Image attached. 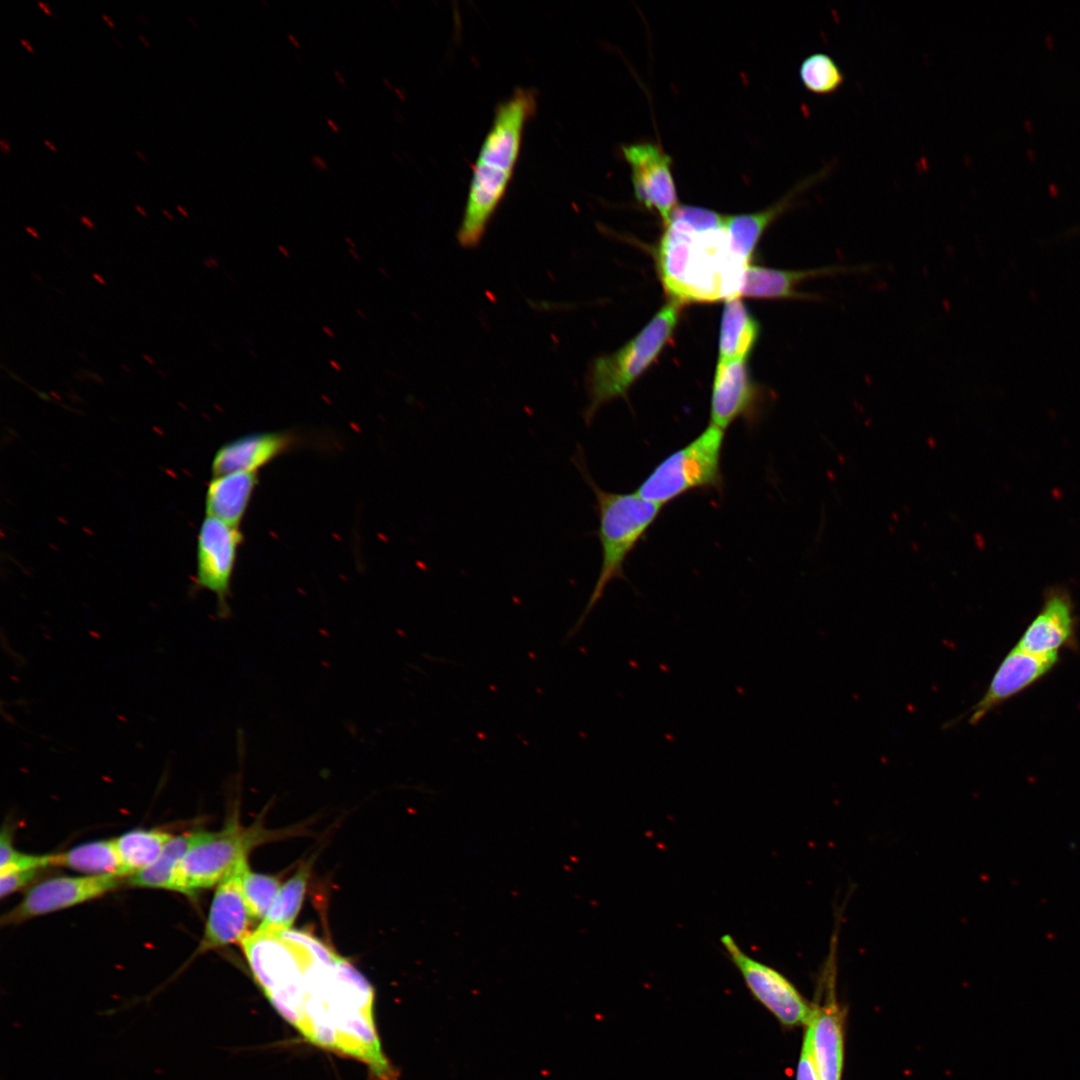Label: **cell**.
<instances>
[{
	"label": "cell",
	"instance_id": "obj_36",
	"mask_svg": "<svg viewBox=\"0 0 1080 1080\" xmlns=\"http://www.w3.org/2000/svg\"><path fill=\"white\" fill-rule=\"evenodd\" d=\"M92 276H93V278H94V279H95V280H96V281H97L98 283H100V284H102V285H105V284H106V281H105V279H104V278H103V277H102L101 275H99L98 273H95V272H94V273L92 274Z\"/></svg>",
	"mask_w": 1080,
	"mask_h": 1080
},
{
	"label": "cell",
	"instance_id": "obj_24",
	"mask_svg": "<svg viewBox=\"0 0 1080 1080\" xmlns=\"http://www.w3.org/2000/svg\"><path fill=\"white\" fill-rule=\"evenodd\" d=\"M311 867V860L303 863L297 872L281 886L272 906L256 931L280 933L292 929L303 904Z\"/></svg>",
	"mask_w": 1080,
	"mask_h": 1080
},
{
	"label": "cell",
	"instance_id": "obj_3",
	"mask_svg": "<svg viewBox=\"0 0 1080 1080\" xmlns=\"http://www.w3.org/2000/svg\"><path fill=\"white\" fill-rule=\"evenodd\" d=\"M537 108L536 93L518 88L495 111L491 127L472 168L457 241L465 249L476 248L502 202L520 155L526 123Z\"/></svg>",
	"mask_w": 1080,
	"mask_h": 1080
},
{
	"label": "cell",
	"instance_id": "obj_30",
	"mask_svg": "<svg viewBox=\"0 0 1080 1080\" xmlns=\"http://www.w3.org/2000/svg\"><path fill=\"white\" fill-rule=\"evenodd\" d=\"M40 870L10 871L0 873V895L6 897L26 886L36 878Z\"/></svg>",
	"mask_w": 1080,
	"mask_h": 1080
},
{
	"label": "cell",
	"instance_id": "obj_42",
	"mask_svg": "<svg viewBox=\"0 0 1080 1080\" xmlns=\"http://www.w3.org/2000/svg\"><path fill=\"white\" fill-rule=\"evenodd\" d=\"M142 357H143V359H145V360H146V361H147L148 363H150L151 365H154V361H153V359H152L151 357H149V356H148L147 354H143V355H142Z\"/></svg>",
	"mask_w": 1080,
	"mask_h": 1080
},
{
	"label": "cell",
	"instance_id": "obj_1",
	"mask_svg": "<svg viewBox=\"0 0 1080 1080\" xmlns=\"http://www.w3.org/2000/svg\"><path fill=\"white\" fill-rule=\"evenodd\" d=\"M274 1009L309 1043L366 1065L373 1080H398L374 1017V990L346 959L297 930H254L241 942Z\"/></svg>",
	"mask_w": 1080,
	"mask_h": 1080
},
{
	"label": "cell",
	"instance_id": "obj_15",
	"mask_svg": "<svg viewBox=\"0 0 1080 1080\" xmlns=\"http://www.w3.org/2000/svg\"><path fill=\"white\" fill-rule=\"evenodd\" d=\"M868 265H830L805 270H782L749 265L745 272L741 295L760 299L823 300L815 293L800 292L798 286L808 280L850 273L865 272Z\"/></svg>",
	"mask_w": 1080,
	"mask_h": 1080
},
{
	"label": "cell",
	"instance_id": "obj_39",
	"mask_svg": "<svg viewBox=\"0 0 1080 1080\" xmlns=\"http://www.w3.org/2000/svg\"><path fill=\"white\" fill-rule=\"evenodd\" d=\"M0 145H1V149H2V150H3L4 152H5V153H8V151H9V146H8V144H7V143H6V142H5V141H4L3 139H1V140H0Z\"/></svg>",
	"mask_w": 1080,
	"mask_h": 1080
},
{
	"label": "cell",
	"instance_id": "obj_11",
	"mask_svg": "<svg viewBox=\"0 0 1080 1080\" xmlns=\"http://www.w3.org/2000/svg\"><path fill=\"white\" fill-rule=\"evenodd\" d=\"M621 151L631 170L637 201L655 211L666 226L678 206L671 157L649 141L623 145Z\"/></svg>",
	"mask_w": 1080,
	"mask_h": 1080
},
{
	"label": "cell",
	"instance_id": "obj_46",
	"mask_svg": "<svg viewBox=\"0 0 1080 1080\" xmlns=\"http://www.w3.org/2000/svg\"><path fill=\"white\" fill-rule=\"evenodd\" d=\"M44 143H45V144H46V145H47L48 147H50V148H51V150H53V151H55V150H56V149H55V147H54L53 145H51V143H50V142H49L48 140H46V139H45V140H44Z\"/></svg>",
	"mask_w": 1080,
	"mask_h": 1080
},
{
	"label": "cell",
	"instance_id": "obj_43",
	"mask_svg": "<svg viewBox=\"0 0 1080 1080\" xmlns=\"http://www.w3.org/2000/svg\"><path fill=\"white\" fill-rule=\"evenodd\" d=\"M135 208H136V210H138V211H139V212H140V213H141V214H142L143 216H147V213L145 212V210H144V209H142V207H140L139 205H135Z\"/></svg>",
	"mask_w": 1080,
	"mask_h": 1080
},
{
	"label": "cell",
	"instance_id": "obj_22",
	"mask_svg": "<svg viewBox=\"0 0 1080 1080\" xmlns=\"http://www.w3.org/2000/svg\"><path fill=\"white\" fill-rule=\"evenodd\" d=\"M51 866L66 867L86 875L127 877L115 839L91 841L51 854Z\"/></svg>",
	"mask_w": 1080,
	"mask_h": 1080
},
{
	"label": "cell",
	"instance_id": "obj_32",
	"mask_svg": "<svg viewBox=\"0 0 1080 1080\" xmlns=\"http://www.w3.org/2000/svg\"><path fill=\"white\" fill-rule=\"evenodd\" d=\"M333 73H334V76H335V78H336L337 82H338V83H339V84H340V85H341V86H342V87H343L344 89H346V88H347V83H346V80H345V78L343 77V75H342V74L340 73V71H339V70H336V69H335Z\"/></svg>",
	"mask_w": 1080,
	"mask_h": 1080
},
{
	"label": "cell",
	"instance_id": "obj_26",
	"mask_svg": "<svg viewBox=\"0 0 1080 1080\" xmlns=\"http://www.w3.org/2000/svg\"><path fill=\"white\" fill-rule=\"evenodd\" d=\"M804 87L817 95H830L844 83L845 77L836 61L826 53L806 57L799 69Z\"/></svg>",
	"mask_w": 1080,
	"mask_h": 1080
},
{
	"label": "cell",
	"instance_id": "obj_40",
	"mask_svg": "<svg viewBox=\"0 0 1080 1080\" xmlns=\"http://www.w3.org/2000/svg\"><path fill=\"white\" fill-rule=\"evenodd\" d=\"M20 42L22 43L23 46H25V48L29 52L33 53V49L31 48V46L24 39L20 38Z\"/></svg>",
	"mask_w": 1080,
	"mask_h": 1080
},
{
	"label": "cell",
	"instance_id": "obj_33",
	"mask_svg": "<svg viewBox=\"0 0 1080 1080\" xmlns=\"http://www.w3.org/2000/svg\"><path fill=\"white\" fill-rule=\"evenodd\" d=\"M287 39L289 40V42H290V43H291V44H292V45H293V46H294L295 48L299 49V48L301 47V43H300V41H299V40H298V38H297V37H296L295 35H293L292 33H288V34H287Z\"/></svg>",
	"mask_w": 1080,
	"mask_h": 1080
},
{
	"label": "cell",
	"instance_id": "obj_28",
	"mask_svg": "<svg viewBox=\"0 0 1080 1080\" xmlns=\"http://www.w3.org/2000/svg\"><path fill=\"white\" fill-rule=\"evenodd\" d=\"M51 866V854L33 855L16 850L10 833L2 831L0 838V873L10 871L41 870Z\"/></svg>",
	"mask_w": 1080,
	"mask_h": 1080
},
{
	"label": "cell",
	"instance_id": "obj_38",
	"mask_svg": "<svg viewBox=\"0 0 1080 1080\" xmlns=\"http://www.w3.org/2000/svg\"><path fill=\"white\" fill-rule=\"evenodd\" d=\"M37 3L47 14L51 16L53 15L45 3H43L42 1H38Z\"/></svg>",
	"mask_w": 1080,
	"mask_h": 1080
},
{
	"label": "cell",
	"instance_id": "obj_41",
	"mask_svg": "<svg viewBox=\"0 0 1080 1080\" xmlns=\"http://www.w3.org/2000/svg\"><path fill=\"white\" fill-rule=\"evenodd\" d=\"M176 208H177V210H178V211H180V212L182 213V215H183V216H185V217H187V216H188V213H187V211L185 210V208H183V207H182V206H180V205H177V206H176Z\"/></svg>",
	"mask_w": 1080,
	"mask_h": 1080
},
{
	"label": "cell",
	"instance_id": "obj_25",
	"mask_svg": "<svg viewBox=\"0 0 1080 1080\" xmlns=\"http://www.w3.org/2000/svg\"><path fill=\"white\" fill-rule=\"evenodd\" d=\"M172 834L161 830L136 829L115 839L127 877L150 866L160 855Z\"/></svg>",
	"mask_w": 1080,
	"mask_h": 1080
},
{
	"label": "cell",
	"instance_id": "obj_18",
	"mask_svg": "<svg viewBox=\"0 0 1080 1080\" xmlns=\"http://www.w3.org/2000/svg\"><path fill=\"white\" fill-rule=\"evenodd\" d=\"M830 172L831 166L821 168L797 183L785 196L766 209L749 214L726 216L725 227L735 252L750 262L753 251L767 228L794 205L803 191L825 179Z\"/></svg>",
	"mask_w": 1080,
	"mask_h": 1080
},
{
	"label": "cell",
	"instance_id": "obj_12",
	"mask_svg": "<svg viewBox=\"0 0 1080 1080\" xmlns=\"http://www.w3.org/2000/svg\"><path fill=\"white\" fill-rule=\"evenodd\" d=\"M247 865V859L243 860L217 884L198 953L241 943L251 933L249 925L253 918L241 889V877Z\"/></svg>",
	"mask_w": 1080,
	"mask_h": 1080
},
{
	"label": "cell",
	"instance_id": "obj_5",
	"mask_svg": "<svg viewBox=\"0 0 1080 1080\" xmlns=\"http://www.w3.org/2000/svg\"><path fill=\"white\" fill-rule=\"evenodd\" d=\"M682 305L669 300L644 328L621 348L595 358L586 377L588 404L583 413L590 425L605 404L626 397L632 384L658 358L679 321Z\"/></svg>",
	"mask_w": 1080,
	"mask_h": 1080
},
{
	"label": "cell",
	"instance_id": "obj_9",
	"mask_svg": "<svg viewBox=\"0 0 1080 1080\" xmlns=\"http://www.w3.org/2000/svg\"><path fill=\"white\" fill-rule=\"evenodd\" d=\"M720 941L754 997L782 1024H808L813 1007L783 974L750 957L731 935H723Z\"/></svg>",
	"mask_w": 1080,
	"mask_h": 1080
},
{
	"label": "cell",
	"instance_id": "obj_35",
	"mask_svg": "<svg viewBox=\"0 0 1080 1080\" xmlns=\"http://www.w3.org/2000/svg\"><path fill=\"white\" fill-rule=\"evenodd\" d=\"M80 221H81V222H82V223H83V224H84L85 226H87L88 228H91V229H94V228H95V225L93 224V222H92V221H91V220H90V219H89L88 217H86V216H80Z\"/></svg>",
	"mask_w": 1080,
	"mask_h": 1080
},
{
	"label": "cell",
	"instance_id": "obj_37",
	"mask_svg": "<svg viewBox=\"0 0 1080 1080\" xmlns=\"http://www.w3.org/2000/svg\"><path fill=\"white\" fill-rule=\"evenodd\" d=\"M25 230H26V231H27V232H28V233H29L30 235H32V236H33L34 238H39V234H38V233L36 232V230H35V229H34L33 227H29V226H26V227H25Z\"/></svg>",
	"mask_w": 1080,
	"mask_h": 1080
},
{
	"label": "cell",
	"instance_id": "obj_27",
	"mask_svg": "<svg viewBox=\"0 0 1080 1080\" xmlns=\"http://www.w3.org/2000/svg\"><path fill=\"white\" fill-rule=\"evenodd\" d=\"M280 888L277 877L252 872L248 865L244 868L241 889L253 919H263L266 916Z\"/></svg>",
	"mask_w": 1080,
	"mask_h": 1080
},
{
	"label": "cell",
	"instance_id": "obj_44",
	"mask_svg": "<svg viewBox=\"0 0 1080 1080\" xmlns=\"http://www.w3.org/2000/svg\"><path fill=\"white\" fill-rule=\"evenodd\" d=\"M162 212H163V213H164V214H165V215H166V216H167V217H168V218H169L170 220H173V219H174V217H173V216L171 215V213H170V212H168V211H167L166 209H162Z\"/></svg>",
	"mask_w": 1080,
	"mask_h": 1080
},
{
	"label": "cell",
	"instance_id": "obj_34",
	"mask_svg": "<svg viewBox=\"0 0 1080 1080\" xmlns=\"http://www.w3.org/2000/svg\"><path fill=\"white\" fill-rule=\"evenodd\" d=\"M326 123L333 132L338 133L340 131L338 124L333 119L327 118Z\"/></svg>",
	"mask_w": 1080,
	"mask_h": 1080
},
{
	"label": "cell",
	"instance_id": "obj_13",
	"mask_svg": "<svg viewBox=\"0 0 1080 1080\" xmlns=\"http://www.w3.org/2000/svg\"><path fill=\"white\" fill-rule=\"evenodd\" d=\"M1058 654L1037 655L1014 647L1002 660L981 699L971 708L968 722L978 724L990 711L1043 677Z\"/></svg>",
	"mask_w": 1080,
	"mask_h": 1080
},
{
	"label": "cell",
	"instance_id": "obj_20",
	"mask_svg": "<svg viewBox=\"0 0 1080 1080\" xmlns=\"http://www.w3.org/2000/svg\"><path fill=\"white\" fill-rule=\"evenodd\" d=\"M258 482L257 472H235L213 477L205 497L206 516L239 528Z\"/></svg>",
	"mask_w": 1080,
	"mask_h": 1080
},
{
	"label": "cell",
	"instance_id": "obj_8",
	"mask_svg": "<svg viewBox=\"0 0 1080 1080\" xmlns=\"http://www.w3.org/2000/svg\"><path fill=\"white\" fill-rule=\"evenodd\" d=\"M242 541L239 528L209 516L203 519L197 538L195 587L216 596L217 616L221 619L231 615V583Z\"/></svg>",
	"mask_w": 1080,
	"mask_h": 1080
},
{
	"label": "cell",
	"instance_id": "obj_21",
	"mask_svg": "<svg viewBox=\"0 0 1080 1080\" xmlns=\"http://www.w3.org/2000/svg\"><path fill=\"white\" fill-rule=\"evenodd\" d=\"M759 334V322L741 299L725 301L720 325L719 362L746 359Z\"/></svg>",
	"mask_w": 1080,
	"mask_h": 1080
},
{
	"label": "cell",
	"instance_id": "obj_29",
	"mask_svg": "<svg viewBox=\"0 0 1080 1080\" xmlns=\"http://www.w3.org/2000/svg\"><path fill=\"white\" fill-rule=\"evenodd\" d=\"M796 1080H821L813 1059L811 1035L808 1027L803 1039Z\"/></svg>",
	"mask_w": 1080,
	"mask_h": 1080
},
{
	"label": "cell",
	"instance_id": "obj_45",
	"mask_svg": "<svg viewBox=\"0 0 1080 1080\" xmlns=\"http://www.w3.org/2000/svg\"><path fill=\"white\" fill-rule=\"evenodd\" d=\"M102 17L108 22L109 26L114 27V24L105 14H102Z\"/></svg>",
	"mask_w": 1080,
	"mask_h": 1080
},
{
	"label": "cell",
	"instance_id": "obj_49",
	"mask_svg": "<svg viewBox=\"0 0 1080 1080\" xmlns=\"http://www.w3.org/2000/svg\"><path fill=\"white\" fill-rule=\"evenodd\" d=\"M188 18H189V20H190V21H191V22L193 23V25H194L195 27H198V26L196 25L195 21H194V20H193V19L191 18V16H188Z\"/></svg>",
	"mask_w": 1080,
	"mask_h": 1080
},
{
	"label": "cell",
	"instance_id": "obj_10",
	"mask_svg": "<svg viewBox=\"0 0 1080 1080\" xmlns=\"http://www.w3.org/2000/svg\"><path fill=\"white\" fill-rule=\"evenodd\" d=\"M122 879L114 875H84L44 880L33 886L18 905L3 915L2 925L18 924L90 901L117 888Z\"/></svg>",
	"mask_w": 1080,
	"mask_h": 1080
},
{
	"label": "cell",
	"instance_id": "obj_47",
	"mask_svg": "<svg viewBox=\"0 0 1080 1080\" xmlns=\"http://www.w3.org/2000/svg\"><path fill=\"white\" fill-rule=\"evenodd\" d=\"M138 37L142 40V42L146 45V47H149V43L146 41L145 37H143L142 35H139Z\"/></svg>",
	"mask_w": 1080,
	"mask_h": 1080
},
{
	"label": "cell",
	"instance_id": "obj_2",
	"mask_svg": "<svg viewBox=\"0 0 1080 1080\" xmlns=\"http://www.w3.org/2000/svg\"><path fill=\"white\" fill-rule=\"evenodd\" d=\"M726 216L678 205L656 250L660 279L670 300L683 305L741 296L749 262L732 248Z\"/></svg>",
	"mask_w": 1080,
	"mask_h": 1080
},
{
	"label": "cell",
	"instance_id": "obj_7",
	"mask_svg": "<svg viewBox=\"0 0 1080 1080\" xmlns=\"http://www.w3.org/2000/svg\"><path fill=\"white\" fill-rule=\"evenodd\" d=\"M725 431L709 424L687 445L664 458L639 485L644 499L663 505L693 490L723 487L721 455Z\"/></svg>",
	"mask_w": 1080,
	"mask_h": 1080
},
{
	"label": "cell",
	"instance_id": "obj_17",
	"mask_svg": "<svg viewBox=\"0 0 1080 1080\" xmlns=\"http://www.w3.org/2000/svg\"><path fill=\"white\" fill-rule=\"evenodd\" d=\"M1072 604L1064 592H1052L1016 647L1037 655L1058 654L1074 635Z\"/></svg>",
	"mask_w": 1080,
	"mask_h": 1080
},
{
	"label": "cell",
	"instance_id": "obj_50",
	"mask_svg": "<svg viewBox=\"0 0 1080 1080\" xmlns=\"http://www.w3.org/2000/svg\"><path fill=\"white\" fill-rule=\"evenodd\" d=\"M121 366L123 367V369H124L125 371H128V372L130 371V370H129V368H127V367H126L125 365H123V364H122Z\"/></svg>",
	"mask_w": 1080,
	"mask_h": 1080
},
{
	"label": "cell",
	"instance_id": "obj_31",
	"mask_svg": "<svg viewBox=\"0 0 1080 1080\" xmlns=\"http://www.w3.org/2000/svg\"><path fill=\"white\" fill-rule=\"evenodd\" d=\"M311 163L319 171H323V172H328L329 171V166H328L327 162L325 161V159L322 156H320L318 154H315V155H313L311 157Z\"/></svg>",
	"mask_w": 1080,
	"mask_h": 1080
},
{
	"label": "cell",
	"instance_id": "obj_4",
	"mask_svg": "<svg viewBox=\"0 0 1080 1080\" xmlns=\"http://www.w3.org/2000/svg\"><path fill=\"white\" fill-rule=\"evenodd\" d=\"M572 461L595 495V511L599 520L597 536L602 560L587 604L564 637L565 642L579 634L610 582L625 578L624 563L628 555L655 522L662 508L637 492L617 493L602 489L590 475L581 447L573 455Z\"/></svg>",
	"mask_w": 1080,
	"mask_h": 1080
},
{
	"label": "cell",
	"instance_id": "obj_48",
	"mask_svg": "<svg viewBox=\"0 0 1080 1080\" xmlns=\"http://www.w3.org/2000/svg\"><path fill=\"white\" fill-rule=\"evenodd\" d=\"M136 154L139 155L142 160L146 161L145 157L140 153V151H136Z\"/></svg>",
	"mask_w": 1080,
	"mask_h": 1080
},
{
	"label": "cell",
	"instance_id": "obj_6",
	"mask_svg": "<svg viewBox=\"0 0 1080 1080\" xmlns=\"http://www.w3.org/2000/svg\"><path fill=\"white\" fill-rule=\"evenodd\" d=\"M283 832L266 829L261 820L245 827L235 807L220 831H201L198 840L184 855L175 877L173 891L191 895L218 884L257 846L278 839Z\"/></svg>",
	"mask_w": 1080,
	"mask_h": 1080
},
{
	"label": "cell",
	"instance_id": "obj_23",
	"mask_svg": "<svg viewBox=\"0 0 1080 1080\" xmlns=\"http://www.w3.org/2000/svg\"><path fill=\"white\" fill-rule=\"evenodd\" d=\"M201 831L173 836L164 846L159 857L148 867L128 877L134 887L173 890L178 867L198 840Z\"/></svg>",
	"mask_w": 1080,
	"mask_h": 1080
},
{
	"label": "cell",
	"instance_id": "obj_16",
	"mask_svg": "<svg viewBox=\"0 0 1080 1080\" xmlns=\"http://www.w3.org/2000/svg\"><path fill=\"white\" fill-rule=\"evenodd\" d=\"M757 400L746 359L719 362L713 380L710 424L726 431L737 419L750 416Z\"/></svg>",
	"mask_w": 1080,
	"mask_h": 1080
},
{
	"label": "cell",
	"instance_id": "obj_19",
	"mask_svg": "<svg viewBox=\"0 0 1080 1080\" xmlns=\"http://www.w3.org/2000/svg\"><path fill=\"white\" fill-rule=\"evenodd\" d=\"M811 1035L813 1059L821 1080H841L843 1029L840 1009L833 994L819 1008H813L806 1025Z\"/></svg>",
	"mask_w": 1080,
	"mask_h": 1080
},
{
	"label": "cell",
	"instance_id": "obj_14",
	"mask_svg": "<svg viewBox=\"0 0 1080 1080\" xmlns=\"http://www.w3.org/2000/svg\"><path fill=\"white\" fill-rule=\"evenodd\" d=\"M302 442L289 430L256 432L222 445L211 463L213 477L235 472H258L277 457L295 449Z\"/></svg>",
	"mask_w": 1080,
	"mask_h": 1080
}]
</instances>
